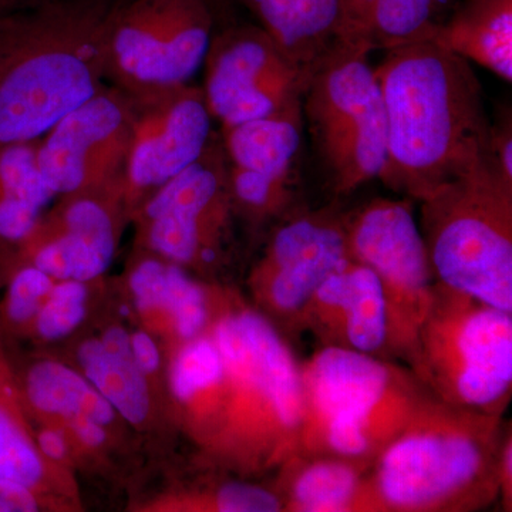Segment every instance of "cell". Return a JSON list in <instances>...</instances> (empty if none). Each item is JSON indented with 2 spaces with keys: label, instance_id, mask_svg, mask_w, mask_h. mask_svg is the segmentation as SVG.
Masks as SVG:
<instances>
[{
  "label": "cell",
  "instance_id": "obj_1",
  "mask_svg": "<svg viewBox=\"0 0 512 512\" xmlns=\"http://www.w3.org/2000/svg\"><path fill=\"white\" fill-rule=\"evenodd\" d=\"M386 114L379 180L414 202L490 156L491 120L468 60L433 40L386 50L375 67Z\"/></svg>",
  "mask_w": 512,
  "mask_h": 512
},
{
  "label": "cell",
  "instance_id": "obj_2",
  "mask_svg": "<svg viewBox=\"0 0 512 512\" xmlns=\"http://www.w3.org/2000/svg\"><path fill=\"white\" fill-rule=\"evenodd\" d=\"M228 375L221 431L188 464L265 481L298 450L302 423L301 362L237 286L228 285L211 328Z\"/></svg>",
  "mask_w": 512,
  "mask_h": 512
},
{
  "label": "cell",
  "instance_id": "obj_3",
  "mask_svg": "<svg viewBox=\"0 0 512 512\" xmlns=\"http://www.w3.org/2000/svg\"><path fill=\"white\" fill-rule=\"evenodd\" d=\"M117 0H39L0 13V148L45 136L107 83Z\"/></svg>",
  "mask_w": 512,
  "mask_h": 512
},
{
  "label": "cell",
  "instance_id": "obj_4",
  "mask_svg": "<svg viewBox=\"0 0 512 512\" xmlns=\"http://www.w3.org/2000/svg\"><path fill=\"white\" fill-rule=\"evenodd\" d=\"M510 420L427 397L370 470L382 512H477L500 498L498 460Z\"/></svg>",
  "mask_w": 512,
  "mask_h": 512
},
{
  "label": "cell",
  "instance_id": "obj_5",
  "mask_svg": "<svg viewBox=\"0 0 512 512\" xmlns=\"http://www.w3.org/2000/svg\"><path fill=\"white\" fill-rule=\"evenodd\" d=\"M303 456H338L373 466L430 396L397 360L319 348L301 362Z\"/></svg>",
  "mask_w": 512,
  "mask_h": 512
},
{
  "label": "cell",
  "instance_id": "obj_6",
  "mask_svg": "<svg viewBox=\"0 0 512 512\" xmlns=\"http://www.w3.org/2000/svg\"><path fill=\"white\" fill-rule=\"evenodd\" d=\"M436 281L512 312V184L485 157L420 200Z\"/></svg>",
  "mask_w": 512,
  "mask_h": 512
},
{
  "label": "cell",
  "instance_id": "obj_7",
  "mask_svg": "<svg viewBox=\"0 0 512 512\" xmlns=\"http://www.w3.org/2000/svg\"><path fill=\"white\" fill-rule=\"evenodd\" d=\"M404 365L439 402L504 417L512 397V312L436 282Z\"/></svg>",
  "mask_w": 512,
  "mask_h": 512
},
{
  "label": "cell",
  "instance_id": "obj_8",
  "mask_svg": "<svg viewBox=\"0 0 512 512\" xmlns=\"http://www.w3.org/2000/svg\"><path fill=\"white\" fill-rule=\"evenodd\" d=\"M133 248L231 284L239 259L238 227L220 131L197 160L164 184L133 215Z\"/></svg>",
  "mask_w": 512,
  "mask_h": 512
},
{
  "label": "cell",
  "instance_id": "obj_9",
  "mask_svg": "<svg viewBox=\"0 0 512 512\" xmlns=\"http://www.w3.org/2000/svg\"><path fill=\"white\" fill-rule=\"evenodd\" d=\"M369 55L333 43L313 64L302 93L303 123L336 198L379 178L386 161V114Z\"/></svg>",
  "mask_w": 512,
  "mask_h": 512
},
{
  "label": "cell",
  "instance_id": "obj_10",
  "mask_svg": "<svg viewBox=\"0 0 512 512\" xmlns=\"http://www.w3.org/2000/svg\"><path fill=\"white\" fill-rule=\"evenodd\" d=\"M215 3L117 0L107 32V83L130 96L191 83L217 29Z\"/></svg>",
  "mask_w": 512,
  "mask_h": 512
},
{
  "label": "cell",
  "instance_id": "obj_11",
  "mask_svg": "<svg viewBox=\"0 0 512 512\" xmlns=\"http://www.w3.org/2000/svg\"><path fill=\"white\" fill-rule=\"evenodd\" d=\"M349 258L367 266L382 289L389 359L406 363L433 298L436 276L414 201L373 198L343 211Z\"/></svg>",
  "mask_w": 512,
  "mask_h": 512
},
{
  "label": "cell",
  "instance_id": "obj_12",
  "mask_svg": "<svg viewBox=\"0 0 512 512\" xmlns=\"http://www.w3.org/2000/svg\"><path fill=\"white\" fill-rule=\"evenodd\" d=\"M348 259L343 211L336 205L296 208L269 228L249 266L245 298L286 338L299 335L306 303Z\"/></svg>",
  "mask_w": 512,
  "mask_h": 512
},
{
  "label": "cell",
  "instance_id": "obj_13",
  "mask_svg": "<svg viewBox=\"0 0 512 512\" xmlns=\"http://www.w3.org/2000/svg\"><path fill=\"white\" fill-rule=\"evenodd\" d=\"M202 67L205 103L221 128L271 116L302 100L311 74L256 23L215 29Z\"/></svg>",
  "mask_w": 512,
  "mask_h": 512
},
{
  "label": "cell",
  "instance_id": "obj_14",
  "mask_svg": "<svg viewBox=\"0 0 512 512\" xmlns=\"http://www.w3.org/2000/svg\"><path fill=\"white\" fill-rule=\"evenodd\" d=\"M303 130L302 100L271 116L220 128L232 202L252 235L299 208Z\"/></svg>",
  "mask_w": 512,
  "mask_h": 512
},
{
  "label": "cell",
  "instance_id": "obj_15",
  "mask_svg": "<svg viewBox=\"0 0 512 512\" xmlns=\"http://www.w3.org/2000/svg\"><path fill=\"white\" fill-rule=\"evenodd\" d=\"M133 100L106 83L62 117L37 144V167L55 197L124 188Z\"/></svg>",
  "mask_w": 512,
  "mask_h": 512
},
{
  "label": "cell",
  "instance_id": "obj_16",
  "mask_svg": "<svg viewBox=\"0 0 512 512\" xmlns=\"http://www.w3.org/2000/svg\"><path fill=\"white\" fill-rule=\"evenodd\" d=\"M131 100L133 133L124 174L130 220L154 192L204 153L215 133L204 93L195 84L131 96Z\"/></svg>",
  "mask_w": 512,
  "mask_h": 512
},
{
  "label": "cell",
  "instance_id": "obj_17",
  "mask_svg": "<svg viewBox=\"0 0 512 512\" xmlns=\"http://www.w3.org/2000/svg\"><path fill=\"white\" fill-rule=\"evenodd\" d=\"M128 225L123 187L57 197L26 242L22 265L55 281L106 278Z\"/></svg>",
  "mask_w": 512,
  "mask_h": 512
},
{
  "label": "cell",
  "instance_id": "obj_18",
  "mask_svg": "<svg viewBox=\"0 0 512 512\" xmlns=\"http://www.w3.org/2000/svg\"><path fill=\"white\" fill-rule=\"evenodd\" d=\"M114 278L137 322L161 340L168 357L210 332L228 286L204 281L173 262L134 248L123 272Z\"/></svg>",
  "mask_w": 512,
  "mask_h": 512
},
{
  "label": "cell",
  "instance_id": "obj_19",
  "mask_svg": "<svg viewBox=\"0 0 512 512\" xmlns=\"http://www.w3.org/2000/svg\"><path fill=\"white\" fill-rule=\"evenodd\" d=\"M52 350L83 373L84 377L123 417L143 441L154 473L177 463L175 450L181 443L170 416L153 387L134 365L131 355L107 352L92 330Z\"/></svg>",
  "mask_w": 512,
  "mask_h": 512
},
{
  "label": "cell",
  "instance_id": "obj_20",
  "mask_svg": "<svg viewBox=\"0 0 512 512\" xmlns=\"http://www.w3.org/2000/svg\"><path fill=\"white\" fill-rule=\"evenodd\" d=\"M302 332L311 333L319 348L387 357L386 308L375 274L349 258L306 303L299 320Z\"/></svg>",
  "mask_w": 512,
  "mask_h": 512
},
{
  "label": "cell",
  "instance_id": "obj_21",
  "mask_svg": "<svg viewBox=\"0 0 512 512\" xmlns=\"http://www.w3.org/2000/svg\"><path fill=\"white\" fill-rule=\"evenodd\" d=\"M168 412L191 457L211 446L228 403V375L211 330L168 357Z\"/></svg>",
  "mask_w": 512,
  "mask_h": 512
},
{
  "label": "cell",
  "instance_id": "obj_22",
  "mask_svg": "<svg viewBox=\"0 0 512 512\" xmlns=\"http://www.w3.org/2000/svg\"><path fill=\"white\" fill-rule=\"evenodd\" d=\"M0 483L29 488L42 501L45 512H82L80 480L55 466L40 453L29 414L3 340L0 338Z\"/></svg>",
  "mask_w": 512,
  "mask_h": 512
},
{
  "label": "cell",
  "instance_id": "obj_23",
  "mask_svg": "<svg viewBox=\"0 0 512 512\" xmlns=\"http://www.w3.org/2000/svg\"><path fill=\"white\" fill-rule=\"evenodd\" d=\"M13 375L30 420L87 416L111 427H130L77 367L52 350L5 342Z\"/></svg>",
  "mask_w": 512,
  "mask_h": 512
},
{
  "label": "cell",
  "instance_id": "obj_24",
  "mask_svg": "<svg viewBox=\"0 0 512 512\" xmlns=\"http://www.w3.org/2000/svg\"><path fill=\"white\" fill-rule=\"evenodd\" d=\"M370 470L350 458L293 454L266 483L282 512H382Z\"/></svg>",
  "mask_w": 512,
  "mask_h": 512
},
{
  "label": "cell",
  "instance_id": "obj_25",
  "mask_svg": "<svg viewBox=\"0 0 512 512\" xmlns=\"http://www.w3.org/2000/svg\"><path fill=\"white\" fill-rule=\"evenodd\" d=\"M156 490L130 495L128 511L136 512H282L278 495L266 481L245 480L207 470L181 468L177 463L161 468Z\"/></svg>",
  "mask_w": 512,
  "mask_h": 512
},
{
  "label": "cell",
  "instance_id": "obj_26",
  "mask_svg": "<svg viewBox=\"0 0 512 512\" xmlns=\"http://www.w3.org/2000/svg\"><path fill=\"white\" fill-rule=\"evenodd\" d=\"M39 140L0 148V291L22 266L23 249L55 194L37 167Z\"/></svg>",
  "mask_w": 512,
  "mask_h": 512
},
{
  "label": "cell",
  "instance_id": "obj_27",
  "mask_svg": "<svg viewBox=\"0 0 512 512\" xmlns=\"http://www.w3.org/2000/svg\"><path fill=\"white\" fill-rule=\"evenodd\" d=\"M433 42L512 82V0H463Z\"/></svg>",
  "mask_w": 512,
  "mask_h": 512
},
{
  "label": "cell",
  "instance_id": "obj_28",
  "mask_svg": "<svg viewBox=\"0 0 512 512\" xmlns=\"http://www.w3.org/2000/svg\"><path fill=\"white\" fill-rule=\"evenodd\" d=\"M111 278L56 281L20 345L55 349L89 329L109 298Z\"/></svg>",
  "mask_w": 512,
  "mask_h": 512
},
{
  "label": "cell",
  "instance_id": "obj_29",
  "mask_svg": "<svg viewBox=\"0 0 512 512\" xmlns=\"http://www.w3.org/2000/svg\"><path fill=\"white\" fill-rule=\"evenodd\" d=\"M450 0H377L366 32V46L373 50L433 40L439 32L441 16Z\"/></svg>",
  "mask_w": 512,
  "mask_h": 512
},
{
  "label": "cell",
  "instance_id": "obj_30",
  "mask_svg": "<svg viewBox=\"0 0 512 512\" xmlns=\"http://www.w3.org/2000/svg\"><path fill=\"white\" fill-rule=\"evenodd\" d=\"M55 282L52 276L29 264L19 266L13 272L3 286L5 293L0 299L2 340L15 343L25 340Z\"/></svg>",
  "mask_w": 512,
  "mask_h": 512
},
{
  "label": "cell",
  "instance_id": "obj_31",
  "mask_svg": "<svg viewBox=\"0 0 512 512\" xmlns=\"http://www.w3.org/2000/svg\"><path fill=\"white\" fill-rule=\"evenodd\" d=\"M130 352L134 365L151 384L170 416L167 399L168 353L163 343L140 323L133 322L130 326Z\"/></svg>",
  "mask_w": 512,
  "mask_h": 512
},
{
  "label": "cell",
  "instance_id": "obj_32",
  "mask_svg": "<svg viewBox=\"0 0 512 512\" xmlns=\"http://www.w3.org/2000/svg\"><path fill=\"white\" fill-rule=\"evenodd\" d=\"M32 423L33 436L42 456L55 466L69 471L79 478V458L69 433L56 421H36Z\"/></svg>",
  "mask_w": 512,
  "mask_h": 512
},
{
  "label": "cell",
  "instance_id": "obj_33",
  "mask_svg": "<svg viewBox=\"0 0 512 512\" xmlns=\"http://www.w3.org/2000/svg\"><path fill=\"white\" fill-rule=\"evenodd\" d=\"M491 160L497 164L505 180L512 184V116L511 109H503L491 121L488 140Z\"/></svg>",
  "mask_w": 512,
  "mask_h": 512
},
{
  "label": "cell",
  "instance_id": "obj_34",
  "mask_svg": "<svg viewBox=\"0 0 512 512\" xmlns=\"http://www.w3.org/2000/svg\"><path fill=\"white\" fill-rule=\"evenodd\" d=\"M498 485H500V498L505 511H512V429L511 421L505 429L503 443L500 448L498 460Z\"/></svg>",
  "mask_w": 512,
  "mask_h": 512
},
{
  "label": "cell",
  "instance_id": "obj_35",
  "mask_svg": "<svg viewBox=\"0 0 512 512\" xmlns=\"http://www.w3.org/2000/svg\"><path fill=\"white\" fill-rule=\"evenodd\" d=\"M36 2H39V0H0V13L25 8V6L32 5V3Z\"/></svg>",
  "mask_w": 512,
  "mask_h": 512
},
{
  "label": "cell",
  "instance_id": "obj_36",
  "mask_svg": "<svg viewBox=\"0 0 512 512\" xmlns=\"http://www.w3.org/2000/svg\"><path fill=\"white\" fill-rule=\"evenodd\" d=\"M0 512H15L12 505H10L3 497H0Z\"/></svg>",
  "mask_w": 512,
  "mask_h": 512
}]
</instances>
